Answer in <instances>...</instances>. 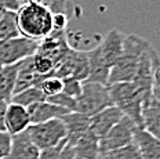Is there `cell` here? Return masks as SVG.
<instances>
[{
	"mask_svg": "<svg viewBox=\"0 0 160 159\" xmlns=\"http://www.w3.org/2000/svg\"><path fill=\"white\" fill-rule=\"evenodd\" d=\"M151 46L146 39L137 35H126L123 51L118 61L111 67L108 86L120 82H132L137 74L138 62L142 53Z\"/></svg>",
	"mask_w": 160,
	"mask_h": 159,
	"instance_id": "1",
	"label": "cell"
},
{
	"mask_svg": "<svg viewBox=\"0 0 160 159\" xmlns=\"http://www.w3.org/2000/svg\"><path fill=\"white\" fill-rule=\"evenodd\" d=\"M108 87L113 105L122 109L126 116L131 118L138 129H142V108L151 100L152 93L146 94L139 90L134 82H120L109 85Z\"/></svg>",
	"mask_w": 160,
	"mask_h": 159,
	"instance_id": "2",
	"label": "cell"
},
{
	"mask_svg": "<svg viewBox=\"0 0 160 159\" xmlns=\"http://www.w3.org/2000/svg\"><path fill=\"white\" fill-rule=\"evenodd\" d=\"M18 28L22 36L42 40L52 32V13L38 2L24 4L17 11Z\"/></svg>",
	"mask_w": 160,
	"mask_h": 159,
	"instance_id": "3",
	"label": "cell"
},
{
	"mask_svg": "<svg viewBox=\"0 0 160 159\" xmlns=\"http://www.w3.org/2000/svg\"><path fill=\"white\" fill-rule=\"evenodd\" d=\"M112 98L109 94L108 85L97 82H82V93L76 98V112L92 116L101 109L112 105Z\"/></svg>",
	"mask_w": 160,
	"mask_h": 159,
	"instance_id": "4",
	"label": "cell"
},
{
	"mask_svg": "<svg viewBox=\"0 0 160 159\" xmlns=\"http://www.w3.org/2000/svg\"><path fill=\"white\" fill-rule=\"evenodd\" d=\"M39 49V40L18 36V38L0 40V64L10 65L32 57Z\"/></svg>",
	"mask_w": 160,
	"mask_h": 159,
	"instance_id": "5",
	"label": "cell"
},
{
	"mask_svg": "<svg viewBox=\"0 0 160 159\" xmlns=\"http://www.w3.org/2000/svg\"><path fill=\"white\" fill-rule=\"evenodd\" d=\"M26 130H28L32 142L39 150L58 144L59 141H62L64 138L68 137L65 125L61 118L51 119V121L43 122V123L31 125Z\"/></svg>",
	"mask_w": 160,
	"mask_h": 159,
	"instance_id": "6",
	"label": "cell"
},
{
	"mask_svg": "<svg viewBox=\"0 0 160 159\" xmlns=\"http://www.w3.org/2000/svg\"><path fill=\"white\" fill-rule=\"evenodd\" d=\"M138 129L135 122L128 116H123L120 121L116 123L111 130L106 133V136L99 140V150H101V155L111 152L113 150L122 148L124 145L130 144L134 141V133Z\"/></svg>",
	"mask_w": 160,
	"mask_h": 159,
	"instance_id": "7",
	"label": "cell"
},
{
	"mask_svg": "<svg viewBox=\"0 0 160 159\" xmlns=\"http://www.w3.org/2000/svg\"><path fill=\"white\" fill-rule=\"evenodd\" d=\"M68 142L72 145L78 159H97L101 156L99 138L90 129L80 134L68 137Z\"/></svg>",
	"mask_w": 160,
	"mask_h": 159,
	"instance_id": "8",
	"label": "cell"
},
{
	"mask_svg": "<svg viewBox=\"0 0 160 159\" xmlns=\"http://www.w3.org/2000/svg\"><path fill=\"white\" fill-rule=\"evenodd\" d=\"M123 116L124 114L122 112V109L112 104L92 115L90 119V130L101 140Z\"/></svg>",
	"mask_w": 160,
	"mask_h": 159,
	"instance_id": "9",
	"label": "cell"
},
{
	"mask_svg": "<svg viewBox=\"0 0 160 159\" xmlns=\"http://www.w3.org/2000/svg\"><path fill=\"white\" fill-rule=\"evenodd\" d=\"M31 126L28 109L15 102H8L4 115V129L11 136L22 133Z\"/></svg>",
	"mask_w": 160,
	"mask_h": 159,
	"instance_id": "10",
	"label": "cell"
},
{
	"mask_svg": "<svg viewBox=\"0 0 160 159\" xmlns=\"http://www.w3.org/2000/svg\"><path fill=\"white\" fill-rule=\"evenodd\" d=\"M86 54H87V59H88V78H87V80L97 82V83H102V85H108L111 67H109L108 62L105 61L99 44L97 46V47L91 49V50L86 51Z\"/></svg>",
	"mask_w": 160,
	"mask_h": 159,
	"instance_id": "11",
	"label": "cell"
},
{
	"mask_svg": "<svg viewBox=\"0 0 160 159\" xmlns=\"http://www.w3.org/2000/svg\"><path fill=\"white\" fill-rule=\"evenodd\" d=\"M26 109H28L29 119H31V125L43 123V122L51 121V119H59L65 114H68L66 109L58 107L47 100L35 102V104L26 107Z\"/></svg>",
	"mask_w": 160,
	"mask_h": 159,
	"instance_id": "12",
	"label": "cell"
},
{
	"mask_svg": "<svg viewBox=\"0 0 160 159\" xmlns=\"http://www.w3.org/2000/svg\"><path fill=\"white\" fill-rule=\"evenodd\" d=\"M6 159H39V148L32 142L28 130L12 136L11 150Z\"/></svg>",
	"mask_w": 160,
	"mask_h": 159,
	"instance_id": "13",
	"label": "cell"
},
{
	"mask_svg": "<svg viewBox=\"0 0 160 159\" xmlns=\"http://www.w3.org/2000/svg\"><path fill=\"white\" fill-rule=\"evenodd\" d=\"M124 39H126V35L123 32H120L119 29H112V31H109L106 33L102 43L99 44L102 55H104L105 61L108 62L109 67H112L118 61L120 54H122Z\"/></svg>",
	"mask_w": 160,
	"mask_h": 159,
	"instance_id": "14",
	"label": "cell"
},
{
	"mask_svg": "<svg viewBox=\"0 0 160 159\" xmlns=\"http://www.w3.org/2000/svg\"><path fill=\"white\" fill-rule=\"evenodd\" d=\"M134 142L141 152L142 159H160V140L144 129H137Z\"/></svg>",
	"mask_w": 160,
	"mask_h": 159,
	"instance_id": "15",
	"label": "cell"
},
{
	"mask_svg": "<svg viewBox=\"0 0 160 159\" xmlns=\"http://www.w3.org/2000/svg\"><path fill=\"white\" fill-rule=\"evenodd\" d=\"M142 129L160 140V102L153 95L142 108Z\"/></svg>",
	"mask_w": 160,
	"mask_h": 159,
	"instance_id": "16",
	"label": "cell"
},
{
	"mask_svg": "<svg viewBox=\"0 0 160 159\" xmlns=\"http://www.w3.org/2000/svg\"><path fill=\"white\" fill-rule=\"evenodd\" d=\"M21 61L10 65H2L0 68V98L10 102L14 95L15 82Z\"/></svg>",
	"mask_w": 160,
	"mask_h": 159,
	"instance_id": "17",
	"label": "cell"
},
{
	"mask_svg": "<svg viewBox=\"0 0 160 159\" xmlns=\"http://www.w3.org/2000/svg\"><path fill=\"white\" fill-rule=\"evenodd\" d=\"M61 119L65 125L68 137H71V136H76V134H80V133H83V131L88 130L91 116H87V115H84V114L73 111V112L65 114Z\"/></svg>",
	"mask_w": 160,
	"mask_h": 159,
	"instance_id": "18",
	"label": "cell"
},
{
	"mask_svg": "<svg viewBox=\"0 0 160 159\" xmlns=\"http://www.w3.org/2000/svg\"><path fill=\"white\" fill-rule=\"evenodd\" d=\"M18 36H21V32L18 28L17 13L6 10L0 17V40H7Z\"/></svg>",
	"mask_w": 160,
	"mask_h": 159,
	"instance_id": "19",
	"label": "cell"
},
{
	"mask_svg": "<svg viewBox=\"0 0 160 159\" xmlns=\"http://www.w3.org/2000/svg\"><path fill=\"white\" fill-rule=\"evenodd\" d=\"M72 59V78L84 82L88 78V59L86 51H76L71 49Z\"/></svg>",
	"mask_w": 160,
	"mask_h": 159,
	"instance_id": "20",
	"label": "cell"
},
{
	"mask_svg": "<svg viewBox=\"0 0 160 159\" xmlns=\"http://www.w3.org/2000/svg\"><path fill=\"white\" fill-rule=\"evenodd\" d=\"M43 100H46V95L43 94L42 89L39 86H32V87H28L25 90L14 94L10 102H15V104H19L26 108L29 105L35 104V102L43 101Z\"/></svg>",
	"mask_w": 160,
	"mask_h": 159,
	"instance_id": "21",
	"label": "cell"
},
{
	"mask_svg": "<svg viewBox=\"0 0 160 159\" xmlns=\"http://www.w3.org/2000/svg\"><path fill=\"white\" fill-rule=\"evenodd\" d=\"M32 62H33V68H35V71L38 72L40 76H43V78L51 76L52 72H54L55 62L52 61L48 55L43 54V53L36 51V54L32 55Z\"/></svg>",
	"mask_w": 160,
	"mask_h": 159,
	"instance_id": "22",
	"label": "cell"
},
{
	"mask_svg": "<svg viewBox=\"0 0 160 159\" xmlns=\"http://www.w3.org/2000/svg\"><path fill=\"white\" fill-rule=\"evenodd\" d=\"M102 158L104 159H142L141 152H139L138 147H137V144L134 141L122 148L102 154Z\"/></svg>",
	"mask_w": 160,
	"mask_h": 159,
	"instance_id": "23",
	"label": "cell"
},
{
	"mask_svg": "<svg viewBox=\"0 0 160 159\" xmlns=\"http://www.w3.org/2000/svg\"><path fill=\"white\" fill-rule=\"evenodd\" d=\"M62 86H64L62 79L57 78V76H54V75L47 76V78H44L39 83V87L42 89V91H43V94L46 95V98L61 93L62 91Z\"/></svg>",
	"mask_w": 160,
	"mask_h": 159,
	"instance_id": "24",
	"label": "cell"
},
{
	"mask_svg": "<svg viewBox=\"0 0 160 159\" xmlns=\"http://www.w3.org/2000/svg\"><path fill=\"white\" fill-rule=\"evenodd\" d=\"M47 101L52 102V104L58 105V107L66 109L68 112H73L76 109V98L71 97V95L65 94V93H58L55 95H51V97H47L46 98Z\"/></svg>",
	"mask_w": 160,
	"mask_h": 159,
	"instance_id": "25",
	"label": "cell"
},
{
	"mask_svg": "<svg viewBox=\"0 0 160 159\" xmlns=\"http://www.w3.org/2000/svg\"><path fill=\"white\" fill-rule=\"evenodd\" d=\"M66 142H68V137L64 138L62 141H59L58 144L39 150V159H57L59 156V154H61V151L64 150Z\"/></svg>",
	"mask_w": 160,
	"mask_h": 159,
	"instance_id": "26",
	"label": "cell"
},
{
	"mask_svg": "<svg viewBox=\"0 0 160 159\" xmlns=\"http://www.w3.org/2000/svg\"><path fill=\"white\" fill-rule=\"evenodd\" d=\"M64 86H62V93L71 95L73 98H78L82 93V80L75 78H65L62 79Z\"/></svg>",
	"mask_w": 160,
	"mask_h": 159,
	"instance_id": "27",
	"label": "cell"
},
{
	"mask_svg": "<svg viewBox=\"0 0 160 159\" xmlns=\"http://www.w3.org/2000/svg\"><path fill=\"white\" fill-rule=\"evenodd\" d=\"M12 136L6 130H0V159H6L11 150Z\"/></svg>",
	"mask_w": 160,
	"mask_h": 159,
	"instance_id": "28",
	"label": "cell"
},
{
	"mask_svg": "<svg viewBox=\"0 0 160 159\" xmlns=\"http://www.w3.org/2000/svg\"><path fill=\"white\" fill-rule=\"evenodd\" d=\"M68 24V15L65 13L52 14V31H65Z\"/></svg>",
	"mask_w": 160,
	"mask_h": 159,
	"instance_id": "29",
	"label": "cell"
},
{
	"mask_svg": "<svg viewBox=\"0 0 160 159\" xmlns=\"http://www.w3.org/2000/svg\"><path fill=\"white\" fill-rule=\"evenodd\" d=\"M0 6H2L4 10H8V11H15L17 13L24 4H22L21 0H0Z\"/></svg>",
	"mask_w": 160,
	"mask_h": 159,
	"instance_id": "30",
	"label": "cell"
},
{
	"mask_svg": "<svg viewBox=\"0 0 160 159\" xmlns=\"http://www.w3.org/2000/svg\"><path fill=\"white\" fill-rule=\"evenodd\" d=\"M57 159H76V155H75V151H73L72 145L69 144V142H66L64 150L61 151V154H59V156Z\"/></svg>",
	"mask_w": 160,
	"mask_h": 159,
	"instance_id": "31",
	"label": "cell"
},
{
	"mask_svg": "<svg viewBox=\"0 0 160 159\" xmlns=\"http://www.w3.org/2000/svg\"><path fill=\"white\" fill-rule=\"evenodd\" d=\"M152 82H153V86H160V58L153 65Z\"/></svg>",
	"mask_w": 160,
	"mask_h": 159,
	"instance_id": "32",
	"label": "cell"
},
{
	"mask_svg": "<svg viewBox=\"0 0 160 159\" xmlns=\"http://www.w3.org/2000/svg\"><path fill=\"white\" fill-rule=\"evenodd\" d=\"M7 105H8L7 101H4L3 98H0V130H6L4 129V115H6Z\"/></svg>",
	"mask_w": 160,
	"mask_h": 159,
	"instance_id": "33",
	"label": "cell"
},
{
	"mask_svg": "<svg viewBox=\"0 0 160 159\" xmlns=\"http://www.w3.org/2000/svg\"><path fill=\"white\" fill-rule=\"evenodd\" d=\"M21 2H22V4H28V3H33L36 0H21Z\"/></svg>",
	"mask_w": 160,
	"mask_h": 159,
	"instance_id": "34",
	"label": "cell"
},
{
	"mask_svg": "<svg viewBox=\"0 0 160 159\" xmlns=\"http://www.w3.org/2000/svg\"><path fill=\"white\" fill-rule=\"evenodd\" d=\"M4 11H6V10H4V8H3V7H2V6H0V17H2V14H3V13H4Z\"/></svg>",
	"mask_w": 160,
	"mask_h": 159,
	"instance_id": "35",
	"label": "cell"
},
{
	"mask_svg": "<svg viewBox=\"0 0 160 159\" xmlns=\"http://www.w3.org/2000/svg\"><path fill=\"white\" fill-rule=\"evenodd\" d=\"M76 159H78V158H76ZM97 159H104V158H102V155H101V156H99V158H97Z\"/></svg>",
	"mask_w": 160,
	"mask_h": 159,
	"instance_id": "36",
	"label": "cell"
},
{
	"mask_svg": "<svg viewBox=\"0 0 160 159\" xmlns=\"http://www.w3.org/2000/svg\"><path fill=\"white\" fill-rule=\"evenodd\" d=\"M0 68H2V64H0Z\"/></svg>",
	"mask_w": 160,
	"mask_h": 159,
	"instance_id": "37",
	"label": "cell"
}]
</instances>
